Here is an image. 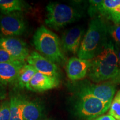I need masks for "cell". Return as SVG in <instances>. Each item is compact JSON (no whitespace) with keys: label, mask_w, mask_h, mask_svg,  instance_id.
<instances>
[{"label":"cell","mask_w":120,"mask_h":120,"mask_svg":"<svg viewBox=\"0 0 120 120\" xmlns=\"http://www.w3.org/2000/svg\"><path fill=\"white\" fill-rule=\"evenodd\" d=\"M109 26L101 16L93 18L82 39L77 53L78 57L90 61L96 57L109 41Z\"/></svg>","instance_id":"obj_1"},{"label":"cell","mask_w":120,"mask_h":120,"mask_svg":"<svg viewBox=\"0 0 120 120\" xmlns=\"http://www.w3.org/2000/svg\"><path fill=\"white\" fill-rule=\"evenodd\" d=\"M118 70L115 45L109 40L101 53L90 60L88 76L93 82L100 83L113 79L117 75Z\"/></svg>","instance_id":"obj_2"},{"label":"cell","mask_w":120,"mask_h":120,"mask_svg":"<svg viewBox=\"0 0 120 120\" xmlns=\"http://www.w3.org/2000/svg\"><path fill=\"white\" fill-rule=\"evenodd\" d=\"M33 43L38 53L55 64H64L67 62L59 37L43 25L34 34Z\"/></svg>","instance_id":"obj_3"},{"label":"cell","mask_w":120,"mask_h":120,"mask_svg":"<svg viewBox=\"0 0 120 120\" xmlns=\"http://www.w3.org/2000/svg\"><path fill=\"white\" fill-rule=\"evenodd\" d=\"M110 106V103L103 102L78 87L75 90L73 111L75 116L79 119H95L104 114L109 109Z\"/></svg>","instance_id":"obj_4"},{"label":"cell","mask_w":120,"mask_h":120,"mask_svg":"<svg viewBox=\"0 0 120 120\" xmlns=\"http://www.w3.org/2000/svg\"><path fill=\"white\" fill-rule=\"evenodd\" d=\"M46 26L59 31L69 24L80 19L82 13L77 8L58 2H50L46 6Z\"/></svg>","instance_id":"obj_5"},{"label":"cell","mask_w":120,"mask_h":120,"mask_svg":"<svg viewBox=\"0 0 120 120\" xmlns=\"http://www.w3.org/2000/svg\"><path fill=\"white\" fill-rule=\"evenodd\" d=\"M27 29V23L21 12L0 17V36L16 37L23 34Z\"/></svg>","instance_id":"obj_6"},{"label":"cell","mask_w":120,"mask_h":120,"mask_svg":"<svg viewBox=\"0 0 120 120\" xmlns=\"http://www.w3.org/2000/svg\"><path fill=\"white\" fill-rule=\"evenodd\" d=\"M76 86L87 91L103 102L110 104L116 92L115 85L109 81L102 83L93 84L86 81L77 83Z\"/></svg>","instance_id":"obj_7"},{"label":"cell","mask_w":120,"mask_h":120,"mask_svg":"<svg viewBox=\"0 0 120 120\" xmlns=\"http://www.w3.org/2000/svg\"><path fill=\"white\" fill-rule=\"evenodd\" d=\"M84 33L85 28L81 26L73 27L64 31L61 41L64 53L77 54Z\"/></svg>","instance_id":"obj_8"},{"label":"cell","mask_w":120,"mask_h":120,"mask_svg":"<svg viewBox=\"0 0 120 120\" xmlns=\"http://www.w3.org/2000/svg\"><path fill=\"white\" fill-rule=\"evenodd\" d=\"M26 60L28 64L34 67L38 72L60 78V70L56 64L45 57L38 52H31Z\"/></svg>","instance_id":"obj_9"},{"label":"cell","mask_w":120,"mask_h":120,"mask_svg":"<svg viewBox=\"0 0 120 120\" xmlns=\"http://www.w3.org/2000/svg\"><path fill=\"white\" fill-rule=\"evenodd\" d=\"M0 48L7 51L19 61H25L30 55L27 43L17 37L0 36Z\"/></svg>","instance_id":"obj_10"},{"label":"cell","mask_w":120,"mask_h":120,"mask_svg":"<svg viewBox=\"0 0 120 120\" xmlns=\"http://www.w3.org/2000/svg\"><path fill=\"white\" fill-rule=\"evenodd\" d=\"M60 83V78L37 71L27 87V89L33 92H44L57 87Z\"/></svg>","instance_id":"obj_11"},{"label":"cell","mask_w":120,"mask_h":120,"mask_svg":"<svg viewBox=\"0 0 120 120\" xmlns=\"http://www.w3.org/2000/svg\"><path fill=\"white\" fill-rule=\"evenodd\" d=\"M90 66V61L75 57L70 58L66 67L67 76L73 81L83 79L87 75Z\"/></svg>","instance_id":"obj_12"},{"label":"cell","mask_w":120,"mask_h":120,"mask_svg":"<svg viewBox=\"0 0 120 120\" xmlns=\"http://www.w3.org/2000/svg\"><path fill=\"white\" fill-rule=\"evenodd\" d=\"M26 64L22 61L0 63V83L8 85L16 82L19 71Z\"/></svg>","instance_id":"obj_13"},{"label":"cell","mask_w":120,"mask_h":120,"mask_svg":"<svg viewBox=\"0 0 120 120\" xmlns=\"http://www.w3.org/2000/svg\"><path fill=\"white\" fill-rule=\"evenodd\" d=\"M98 14L114 24H120V0L101 1L99 4Z\"/></svg>","instance_id":"obj_14"},{"label":"cell","mask_w":120,"mask_h":120,"mask_svg":"<svg viewBox=\"0 0 120 120\" xmlns=\"http://www.w3.org/2000/svg\"><path fill=\"white\" fill-rule=\"evenodd\" d=\"M43 110L41 103L22 97V111L23 120H42Z\"/></svg>","instance_id":"obj_15"},{"label":"cell","mask_w":120,"mask_h":120,"mask_svg":"<svg viewBox=\"0 0 120 120\" xmlns=\"http://www.w3.org/2000/svg\"><path fill=\"white\" fill-rule=\"evenodd\" d=\"M37 71L29 64H26L21 69L15 83L19 88H27L31 79Z\"/></svg>","instance_id":"obj_16"},{"label":"cell","mask_w":120,"mask_h":120,"mask_svg":"<svg viewBox=\"0 0 120 120\" xmlns=\"http://www.w3.org/2000/svg\"><path fill=\"white\" fill-rule=\"evenodd\" d=\"M22 97L18 94H12L10 97V120H23L22 111Z\"/></svg>","instance_id":"obj_17"},{"label":"cell","mask_w":120,"mask_h":120,"mask_svg":"<svg viewBox=\"0 0 120 120\" xmlns=\"http://www.w3.org/2000/svg\"><path fill=\"white\" fill-rule=\"evenodd\" d=\"M25 7L20 0H0V10L3 15L21 12Z\"/></svg>","instance_id":"obj_18"},{"label":"cell","mask_w":120,"mask_h":120,"mask_svg":"<svg viewBox=\"0 0 120 120\" xmlns=\"http://www.w3.org/2000/svg\"><path fill=\"white\" fill-rule=\"evenodd\" d=\"M109 115L116 120H120V90L118 91L112 100Z\"/></svg>","instance_id":"obj_19"},{"label":"cell","mask_w":120,"mask_h":120,"mask_svg":"<svg viewBox=\"0 0 120 120\" xmlns=\"http://www.w3.org/2000/svg\"><path fill=\"white\" fill-rule=\"evenodd\" d=\"M109 34L115 42V46L120 48V24L109 26Z\"/></svg>","instance_id":"obj_20"},{"label":"cell","mask_w":120,"mask_h":120,"mask_svg":"<svg viewBox=\"0 0 120 120\" xmlns=\"http://www.w3.org/2000/svg\"><path fill=\"white\" fill-rule=\"evenodd\" d=\"M10 101H0V120H10Z\"/></svg>","instance_id":"obj_21"},{"label":"cell","mask_w":120,"mask_h":120,"mask_svg":"<svg viewBox=\"0 0 120 120\" xmlns=\"http://www.w3.org/2000/svg\"><path fill=\"white\" fill-rule=\"evenodd\" d=\"M101 2V0H92L89 1V7L88 9V13L91 18L96 17L98 13L99 4Z\"/></svg>","instance_id":"obj_22"},{"label":"cell","mask_w":120,"mask_h":120,"mask_svg":"<svg viewBox=\"0 0 120 120\" xmlns=\"http://www.w3.org/2000/svg\"><path fill=\"white\" fill-rule=\"evenodd\" d=\"M17 61L19 60L13 57L7 51L0 48V63L11 62Z\"/></svg>","instance_id":"obj_23"},{"label":"cell","mask_w":120,"mask_h":120,"mask_svg":"<svg viewBox=\"0 0 120 120\" xmlns=\"http://www.w3.org/2000/svg\"><path fill=\"white\" fill-rule=\"evenodd\" d=\"M7 92L6 88L2 84L0 83V101L4 100L6 97Z\"/></svg>","instance_id":"obj_24"},{"label":"cell","mask_w":120,"mask_h":120,"mask_svg":"<svg viewBox=\"0 0 120 120\" xmlns=\"http://www.w3.org/2000/svg\"><path fill=\"white\" fill-rule=\"evenodd\" d=\"M109 82L114 84V85L120 83V68H119V70H118V72L117 73V75L113 79L109 81Z\"/></svg>","instance_id":"obj_25"},{"label":"cell","mask_w":120,"mask_h":120,"mask_svg":"<svg viewBox=\"0 0 120 120\" xmlns=\"http://www.w3.org/2000/svg\"><path fill=\"white\" fill-rule=\"evenodd\" d=\"M113 119V117L111 115H102V116L98 117L95 119L93 120H112Z\"/></svg>","instance_id":"obj_26"},{"label":"cell","mask_w":120,"mask_h":120,"mask_svg":"<svg viewBox=\"0 0 120 120\" xmlns=\"http://www.w3.org/2000/svg\"><path fill=\"white\" fill-rule=\"evenodd\" d=\"M115 51L117 55V57L118 59V67H120V48L116 47L115 46Z\"/></svg>","instance_id":"obj_27"},{"label":"cell","mask_w":120,"mask_h":120,"mask_svg":"<svg viewBox=\"0 0 120 120\" xmlns=\"http://www.w3.org/2000/svg\"><path fill=\"white\" fill-rule=\"evenodd\" d=\"M51 120L50 119H45V120Z\"/></svg>","instance_id":"obj_28"},{"label":"cell","mask_w":120,"mask_h":120,"mask_svg":"<svg viewBox=\"0 0 120 120\" xmlns=\"http://www.w3.org/2000/svg\"><path fill=\"white\" fill-rule=\"evenodd\" d=\"M116 120V119H115V118H113V120Z\"/></svg>","instance_id":"obj_29"}]
</instances>
